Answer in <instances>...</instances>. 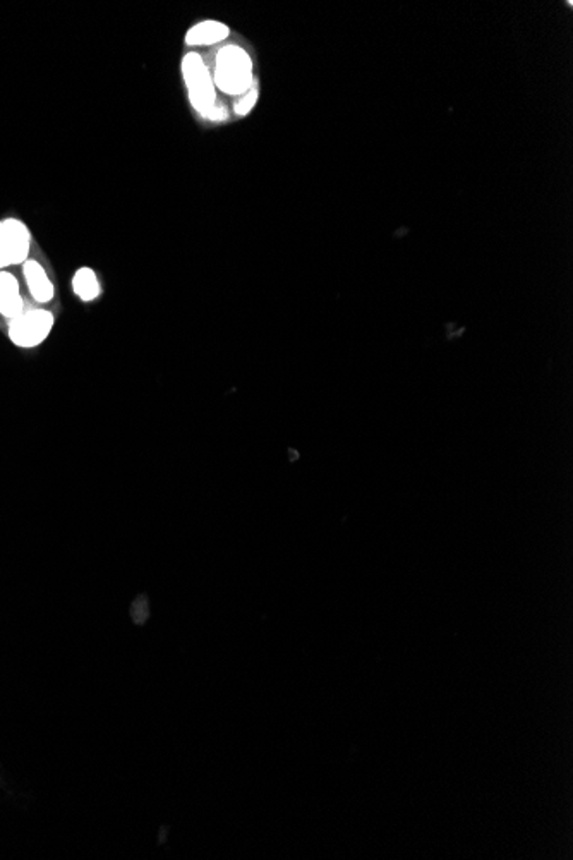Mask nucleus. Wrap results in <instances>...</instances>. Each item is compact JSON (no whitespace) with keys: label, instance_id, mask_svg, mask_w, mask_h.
Masks as SVG:
<instances>
[{"label":"nucleus","instance_id":"7","mask_svg":"<svg viewBox=\"0 0 573 860\" xmlns=\"http://www.w3.org/2000/svg\"><path fill=\"white\" fill-rule=\"evenodd\" d=\"M25 311V301L21 296L19 282L13 273L0 270V315L7 320H15L16 316Z\"/></svg>","mask_w":573,"mask_h":860},{"label":"nucleus","instance_id":"8","mask_svg":"<svg viewBox=\"0 0 573 860\" xmlns=\"http://www.w3.org/2000/svg\"><path fill=\"white\" fill-rule=\"evenodd\" d=\"M72 290L81 301H95L101 292L99 275L89 267H81L72 277Z\"/></svg>","mask_w":573,"mask_h":860},{"label":"nucleus","instance_id":"10","mask_svg":"<svg viewBox=\"0 0 573 860\" xmlns=\"http://www.w3.org/2000/svg\"><path fill=\"white\" fill-rule=\"evenodd\" d=\"M227 117H229V114H227L225 107H222V105H218V103H216L215 107H214V109H212L208 114L204 115L203 119H206V121H212V122H222V121H225Z\"/></svg>","mask_w":573,"mask_h":860},{"label":"nucleus","instance_id":"4","mask_svg":"<svg viewBox=\"0 0 573 860\" xmlns=\"http://www.w3.org/2000/svg\"><path fill=\"white\" fill-rule=\"evenodd\" d=\"M31 251V232L19 218L0 220V270L25 265Z\"/></svg>","mask_w":573,"mask_h":860},{"label":"nucleus","instance_id":"6","mask_svg":"<svg viewBox=\"0 0 573 860\" xmlns=\"http://www.w3.org/2000/svg\"><path fill=\"white\" fill-rule=\"evenodd\" d=\"M23 273L25 280L29 288L31 298L40 304H47L52 301L56 296V288L48 277V273L36 259H28L23 265Z\"/></svg>","mask_w":573,"mask_h":860},{"label":"nucleus","instance_id":"3","mask_svg":"<svg viewBox=\"0 0 573 860\" xmlns=\"http://www.w3.org/2000/svg\"><path fill=\"white\" fill-rule=\"evenodd\" d=\"M56 325V316L48 309H25L15 320H9V341L19 349H35L44 344Z\"/></svg>","mask_w":573,"mask_h":860},{"label":"nucleus","instance_id":"2","mask_svg":"<svg viewBox=\"0 0 573 860\" xmlns=\"http://www.w3.org/2000/svg\"><path fill=\"white\" fill-rule=\"evenodd\" d=\"M181 72L186 87L187 99L191 107L201 115L208 114L216 105V87L214 74L210 71L204 58L198 52L191 50L184 54L181 62Z\"/></svg>","mask_w":573,"mask_h":860},{"label":"nucleus","instance_id":"1","mask_svg":"<svg viewBox=\"0 0 573 860\" xmlns=\"http://www.w3.org/2000/svg\"><path fill=\"white\" fill-rule=\"evenodd\" d=\"M212 74L216 89L229 97H243L256 85L253 58L241 45H224L216 52Z\"/></svg>","mask_w":573,"mask_h":860},{"label":"nucleus","instance_id":"5","mask_svg":"<svg viewBox=\"0 0 573 860\" xmlns=\"http://www.w3.org/2000/svg\"><path fill=\"white\" fill-rule=\"evenodd\" d=\"M230 37V28L216 19H204L187 29L184 42L187 47H212L222 44Z\"/></svg>","mask_w":573,"mask_h":860},{"label":"nucleus","instance_id":"9","mask_svg":"<svg viewBox=\"0 0 573 860\" xmlns=\"http://www.w3.org/2000/svg\"><path fill=\"white\" fill-rule=\"evenodd\" d=\"M258 85L251 88L247 93H244L243 97L239 99V101L235 103L234 107V112L239 115V117H245V115L251 114V110L256 107V101H258Z\"/></svg>","mask_w":573,"mask_h":860}]
</instances>
